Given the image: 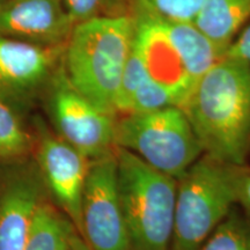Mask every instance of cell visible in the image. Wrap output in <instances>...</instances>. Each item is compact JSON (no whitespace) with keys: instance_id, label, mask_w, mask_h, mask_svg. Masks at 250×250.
Masks as SVG:
<instances>
[{"instance_id":"obj_18","label":"cell","mask_w":250,"mask_h":250,"mask_svg":"<svg viewBox=\"0 0 250 250\" xmlns=\"http://www.w3.org/2000/svg\"><path fill=\"white\" fill-rule=\"evenodd\" d=\"M71 20L74 24L107 15L129 14L124 8L131 11L132 0H62Z\"/></svg>"},{"instance_id":"obj_3","label":"cell","mask_w":250,"mask_h":250,"mask_svg":"<svg viewBox=\"0 0 250 250\" xmlns=\"http://www.w3.org/2000/svg\"><path fill=\"white\" fill-rule=\"evenodd\" d=\"M117 181L131 250H170L177 180L118 147Z\"/></svg>"},{"instance_id":"obj_20","label":"cell","mask_w":250,"mask_h":250,"mask_svg":"<svg viewBox=\"0 0 250 250\" xmlns=\"http://www.w3.org/2000/svg\"><path fill=\"white\" fill-rule=\"evenodd\" d=\"M153 13L170 21L195 22L205 0H142Z\"/></svg>"},{"instance_id":"obj_2","label":"cell","mask_w":250,"mask_h":250,"mask_svg":"<svg viewBox=\"0 0 250 250\" xmlns=\"http://www.w3.org/2000/svg\"><path fill=\"white\" fill-rule=\"evenodd\" d=\"M133 37L132 14L107 15L77 23L65 48L68 83L96 108L114 116Z\"/></svg>"},{"instance_id":"obj_13","label":"cell","mask_w":250,"mask_h":250,"mask_svg":"<svg viewBox=\"0 0 250 250\" xmlns=\"http://www.w3.org/2000/svg\"><path fill=\"white\" fill-rule=\"evenodd\" d=\"M250 20V0H205L195 24L223 51Z\"/></svg>"},{"instance_id":"obj_10","label":"cell","mask_w":250,"mask_h":250,"mask_svg":"<svg viewBox=\"0 0 250 250\" xmlns=\"http://www.w3.org/2000/svg\"><path fill=\"white\" fill-rule=\"evenodd\" d=\"M58 49L0 36V94L20 95L36 89L54 68Z\"/></svg>"},{"instance_id":"obj_23","label":"cell","mask_w":250,"mask_h":250,"mask_svg":"<svg viewBox=\"0 0 250 250\" xmlns=\"http://www.w3.org/2000/svg\"><path fill=\"white\" fill-rule=\"evenodd\" d=\"M70 250H92L89 248V246L87 245V242L83 240V237L80 235V233L77 232L74 233L73 239H72Z\"/></svg>"},{"instance_id":"obj_7","label":"cell","mask_w":250,"mask_h":250,"mask_svg":"<svg viewBox=\"0 0 250 250\" xmlns=\"http://www.w3.org/2000/svg\"><path fill=\"white\" fill-rule=\"evenodd\" d=\"M52 112L65 142L88 159L117 152L116 120L96 108L65 80L52 98Z\"/></svg>"},{"instance_id":"obj_6","label":"cell","mask_w":250,"mask_h":250,"mask_svg":"<svg viewBox=\"0 0 250 250\" xmlns=\"http://www.w3.org/2000/svg\"><path fill=\"white\" fill-rule=\"evenodd\" d=\"M79 233L92 250H131L118 190L117 152L89 166Z\"/></svg>"},{"instance_id":"obj_11","label":"cell","mask_w":250,"mask_h":250,"mask_svg":"<svg viewBox=\"0 0 250 250\" xmlns=\"http://www.w3.org/2000/svg\"><path fill=\"white\" fill-rule=\"evenodd\" d=\"M40 189L34 180L17 179L0 196V250H24Z\"/></svg>"},{"instance_id":"obj_5","label":"cell","mask_w":250,"mask_h":250,"mask_svg":"<svg viewBox=\"0 0 250 250\" xmlns=\"http://www.w3.org/2000/svg\"><path fill=\"white\" fill-rule=\"evenodd\" d=\"M116 144L176 180L204 154L179 105L123 115L116 121Z\"/></svg>"},{"instance_id":"obj_19","label":"cell","mask_w":250,"mask_h":250,"mask_svg":"<svg viewBox=\"0 0 250 250\" xmlns=\"http://www.w3.org/2000/svg\"><path fill=\"white\" fill-rule=\"evenodd\" d=\"M170 105H177L173 93L158 81L148 77L134 94L130 112L155 111Z\"/></svg>"},{"instance_id":"obj_22","label":"cell","mask_w":250,"mask_h":250,"mask_svg":"<svg viewBox=\"0 0 250 250\" xmlns=\"http://www.w3.org/2000/svg\"><path fill=\"white\" fill-rule=\"evenodd\" d=\"M226 55L242 59L250 64V22L240 31L232 44L228 46Z\"/></svg>"},{"instance_id":"obj_9","label":"cell","mask_w":250,"mask_h":250,"mask_svg":"<svg viewBox=\"0 0 250 250\" xmlns=\"http://www.w3.org/2000/svg\"><path fill=\"white\" fill-rule=\"evenodd\" d=\"M88 160L64 139L45 136L41 142V168L52 193L78 232L81 225V202L90 166Z\"/></svg>"},{"instance_id":"obj_15","label":"cell","mask_w":250,"mask_h":250,"mask_svg":"<svg viewBox=\"0 0 250 250\" xmlns=\"http://www.w3.org/2000/svg\"><path fill=\"white\" fill-rule=\"evenodd\" d=\"M198 250H250V218L235 205Z\"/></svg>"},{"instance_id":"obj_1","label":"cell","mask_w":250,"mask_h":250,"mask_svg":"<svg viewBox=\"0 0 250 250\" xmlns=\"http://www.w3.org/2000/svg\"><path fill=\"white\" fill-rule=\"evenodd\" d=\"M181 108L204 154L234 166L250 155V64L225 55L193 85Z\"/></svg>"},{"instance_id":"obj_14","label":"cell","mask_w":250,"mask_h":250,"mask_svg":"<svg viewBox=\"0 0 250 250\" xmlns=\"http://www.w3.org/2000/svg\"><path fill=\"white\" fill-rule=\"evenodd\" d=\"M77 228L57 208L41 202L34 212L24 250H70Z\"/></svg>"},{"instance_id":"obj_16","label":"cell","mask_w":250,"mask_h":250,"mask_svg":"<svg viewBox=\"0 0 250 250\" xmlns=\"http://www.w3.org/2000/svg\"><path fill=\"white\" fill-rule=\"evenodd\" d=\"M29 138L15 112L0 99V158L11 159L22 155Z\"/></svg>"},{"instance_id":"obj_8","label":"cell","mask_w":250,"mask_h":250,"mask_svg":"<svg viewBox=\"0 0 250 250\" xmlns=\"http://www.w3.org/2000/svg\"><path fill=\"white\" fill-rule=\"evenodd\" d=\"M74 26L62 0H0V36L62 46Z\"/></svg>"},{"instance_id":"obj_17","label":"cell","mask_w":250,"mask_h":250,"mask_svg":"<svg viewBox=\"0 0 250 250\" xmlns=\"http://www.w3.org/2000/svg\"><path fill=\"white\" fill-rule=\"evenodd\" d=\"M148 72L145 66L142 56L137 50L134 43H132L130 55L125 62V66L122 74V79L118 88L116 99V114H129L131 103L139 86L147 79Z\"/></svg>"},{"instance_id":"obj_4","label":"cell","mask_w":250,"mask_h":250,"mask_svg":"<svg viewBox=\"0 0 250 250\" xmlns=\"http://www.w3.org/2000/svg\"><path fill=\"white\" fill-rule=\"evenodd\" d=\"M237 166L203 154L177 180L170 250H198L232 208Z\"/></svg>"},{"instance_id":"obj_21","label":"cell","mask_w":250,"mask_h":250,"mask_svg":"<svg viewBox=\"0 0 250 250\" xmlns=\"http://www.w3.org/2000/svg\"><path fill=\"white\" fill-rule=\"evenodd\" d=\"M236 198L245 213L250 218V168L237 166L236 169Z\"/></svg>"},{"instance_id":"obj_12","label":"cell","mask_w":250,"mask_h":250,"mask_svg":"<svg viewBox=\"0 0 250 250\" xmlns=\"http://www.w3.org/2000/svg\"><path fill=\"white\" fill-rule=\"evenodd\" d=\"M160 21L193 83L225 56V51L215 45L195 22H180L162 18Z\"/></svg>"}]
</instances>
